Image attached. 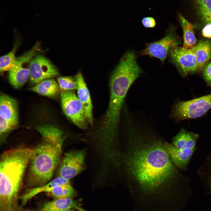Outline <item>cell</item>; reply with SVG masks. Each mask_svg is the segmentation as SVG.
<instances>
[{
	"instance_id": "cell-3",
	"label": "cell",
	"mask_w": 211,
	"mask_h": 211,
	"mask_svg": "<svg viewBox=\"0 0 211 211\" xmlns=\"http://www.w3.org/2000/svg\"><path fill=\"white\" fill-rule=\"evenodd\" d=\"M40 142L34 147L28 165L26 183L34 187L50 181L61 159L62 146L66 138L64 132L57 126L45 124L38 126Z\"/></svg>"
},
{
	"instance_id": "cell-4",
	"label": "cell",
	"mask_w": 211,
	"mask_h": 211,
	"mask_svg": "<svg viewBox=\"0 0 211 211\" xmlns=\"http://www.w3.org/2000/svg\"><path fill=\"white\" fill-rule=\"evenodd\" d=\"M34 152L33 148L20 146L3 152L0 158V209L15 211L20 207L19 193Z\"/></svg>"
},
{
	"instance_id": "cell-14",
	"label": "cell",
	"mask_w": 211,
	"mask_h": 211,
	"mask_svg": "<svg viewBox=\"0 0 211 211\" xmlns=\"http://www.w3.org/2000/svg\"><path fill=\"white\" fill-rule=\"evenodd\" d=\"M0 118L18 124V105L16 101L5 94L0 97Z\"/></svg>"
},
{
	"instance_id": "cell-24",
	"label": "cell",
	"mask_w": 211,
	"mask_h": 211,
	"mask_svg": "<svg viewBox=\"0 0 211 211\" xmlns=\"http://www.w3.org/2000/svg\"><path fill=\"white\" fill-rule=\"evenodd\" d=\"M57 81L60 91H73L77 89V84L75 78L70 76L59 77Z\"/></svg>"
},
{
	"instance_id": "cell-1",
	"label": "cell",
	"mask_w": 211,
	"mask_h": 211,
	"mask_svg": "<svg viewBox=\"0 0 211 211\" xmlns=\"http://www.w3.org/2000/svg\"><path fill=\"white\" fill-rule=\"evenodd\" d=\"M126 138L121 164L134 211H170L174 191L188 178L175 166L157 135L131 125Z\"/></svg>"
},
{
	"instance_id": "cell-16",
	"label": "cell",
	"mask_w": 211,
	"mask_h": 211,
	"mask_svg": "<svg viewBox=\"0 0 211 211\" xmlns=\"http://www.w3.org/2000/svg\"><path fill=\"white\" fill-rule=\"evenodd\" d=\"M199 137L198 134L188 131L182 127L172 138V144L180 150L195 149Z\"/></svg>"
},
{
	"instance_id": "cell-7",
	"label": "cell",
	"mask_w": 211,
	"mask_h": 211,
	"mask_svg": "<svg viewBox=\"0 0 211 211\" xmlns=\"http://www.w3.org/2000/svg\"><path fill=\"white\" fill-rule=\"evenodd\" d=\"M60 97L62 110L75 125L85 130L89 123L82 104L73 91H60Z\"/></svg>"
},
{
	"instance_id": "cell-19",
	"label": "cell",
	"mask_w": 211,
	"mask_h": 211,
	"mask_svg": "<svg viewBox=\"0 0 211 211\" xmlns=\"http://www.w3.org/2000/svg\"><path fill=\"white\" fill-rule=\"evenodd\" d=\"M195 54L198 70L202 69L211 57V41H201L195 46Z\"/></svg>"
},
{
	"instance_id": "cell-17",
	"label": "cell",
	"mask_w": 211,
	"mask_h": 211,
	"mask_svg": "<svg viewBox=\"0 0 211 211\" xmlns=\"http://www.w3.org/2000/svg\"><path fill=\"white\" fill-rule=\"evenodd\" d=\"M79 202L72 198H57L45 203L41 211H61L71 209H75L78 211H87L81 207Z\"/></svg>"
},
{
	"instance_id": "cell-15",
	"label": "cell",
	"mask_w": 211,
	"mask_h": 211,
	"mask_svg": "<svg viewBox=\"0 0 211 211\" xmlns=\"http://www.w3.org/2000/svg\"><path fill=\"white\" fill-rule=\"evenodd\" d=\"M70 182V180L57 176L43 185L33 187L20 197L19 199L21 200V206L25 205L28 201L39 193L43 192L49 193L55 188Z\"/></svg>"
},
{
	"instance_id": "cell-13",
	"label": "cell",
	"mask_w": 211,
	"mask_h": 211,
	"mask_svg": "<svg viewBox=\"0 0 211 211\" xmlns=\"http://www.w3.org/2000/svg\"><path fill=\"white\" fill-rule=\"evenodd\" d=\"M165 149L172 162L178 169L186 171L189 162L195 149L183 150L176 148L172 143L165 141Z\"/></svg>"
},
{
	"instance_id": "cell-23",
	"label": "cell",
	"mask_w": 211,
	"mask_h": 211,
	"mask_svg": "<svg viewBox=\"0 0 211 211\" xmlns=\"http://www.w3.org/2000/svg\"><path fill=\"white\" fill-rule=\"evenodd\" d=\"M202 19L207 23H211V0H195Z\"/></svg>"
},
{
	"instance_id": "cell-5",
	"label": "cell",
	"mask_w": 211,
	"mask_h": 211,
	"mask_svg": "<svg viewBox=\"0 0 211 211\" xmlns=\"http://www.w3.org/2000/svg\"><path fill=\"white\" fill-rule=\"evenodd\" d=\"M211 108V93L188 101L177 102L172 108L171 118L179 121L195 118L205 114Z\"/></svg>"
},
{
	"instance_id": "cell-21",
	"label": "cell",
	"mask_w": 211,
	"mask_h": 211,
	"mask_svg": "<svg viewBox=\"0 0 211 211\" xmlns=\"http://www.w3.org/2000/svg\"><path fill=\"white\" fill-rule=\"evenodd\" d=\"M48 193L56 199L73 198L77 195L76 191L70 182L55 188Z\"/></svg>"
},
{
	"instance_id": "cell-8",
	"label": "cell",
	"mask_w": 211,
	"mask_h": 211,
	"mask_svg": "<svg viewBox=\"0 0 211 211\" xmlns=\"http://www.w3.org/2000/svg\"><path fill=\"white\" fill-rule=\"evenodd\" d=\"M166 33L165 36L159 40L146 43L145 48L139 52L137 56L148 55L156 57L163 64L172 49L178 46L179 44L173 28L171 27L168 29Z\"/></svg>"
},
{
	"instance_id": "cell-25",
	"label": "cell",
	"mask_w": 211,
	"mask_h": 211,
	"mask_svg": "<svg viewBox=\"0 0 211 211\" xmlns=\"http://www.w3.org/2000/svg\"><path fill=\"white\" fill-rule=\"evenodd\" d=\"M143 26L147 28H154L156 25L155 19L152 17H146L143 18L142 20Z\"/></svg>"
},
{
	"instance_id": "cell-26",
	"label": "cell",
	"mask_w": 211,
	"mask_h": 211,
	"mask_svg": "<svg viewBox=\"0 0 211 211\" xmlns=\"http://www.w3.org/2000/svg\"><path fill=\"white\" fill-rule=\"evenodd\" d=\"M202 35L204 37L211 38V23H207L203 28Z\"/></svg>"
},
{
	"instance_id": "cell-11",
	"label": "cell",
	"mask_w": 211,
	"mask_h": 211,
	"mask_svg": "<svg viewBox=\"0 0 211 211\" xmlns=\"http://www.w3.org/2000/svg\"><path fill=\"white\" fill-rule=\"evenodd\" d=\"M59 74L54 65L42 55L35 56L30 62L29 79L32 84H36L42 80L53 78Z\"/></svg>"
},
{
	"instance_id": "cell-6",
	"label": "cell",
	"mask_w": 211,
	"mask_h": 211,
	"mask_svg": "<svg viewBox=\"0 0 211 211\" xmlns=\"http://www.w3.org/2000/svg\"><path fill=\"white\" fill-rule=\"evenodd\" d=\"M40 42H37L30 49L16 57L8 72L9 82L14 88H21L29 78L30 62L40 49Z\"/></svg>"
},
{
	"instance_id": "cell-18",
	"label": "cell",
	"mask_w": 211,
	"mask_h": 211,
	"mask_svg": "<svg viewBox=\"0 0 211 211\" xmlns=\"http://www.w3.org/2000/svg\"><path fill=\"white\" fill-rule=\"evenodd\" d=\"M29 89L42 95L51 98L57 97L60 92L59 85L53 78L42 80Z\"/></svg>"
},
{
	"instance_id": "cell-20",
	"label": "cell",
	"mask_w": 211,
	"mask_h": 211,
	"mask_svg": "<svg viewBox=\"0 0 211 211\" xmlns=\"http://www.w3.org/2000/svg\"><path fill=\"white\" fill-rule=\"evenodd\" d=\"M178 16L183 32V47L186 49H192L197 43L193 26L180 14H179Z\"/></svg>"
},
{
	"instance_id": "cell-10",
	"label": "cell",
	"mask_w": 211,
	"mask_h": 211,
	"mask_svg": "<svg viewBox=\"0 0 211 211\" xmlns=\"http://www.w3.org/2000/svg\"><path fill=\"white\" fill-rule=\"evenodd\" d=\"M195 50V46L191 49L177 46L170 51V61L183 75L194 73L198 71Z\"/></svg>"
},
{
	"instance_id": "cell-9",
	"label": "cell",
	"mask_w": 211,
	"mask_h": 211,
	"mask_svg": "<svg viewBox=\"0 0 211 211\" xmlns=\"http://www.w3.org/2000/svg\"><path fill=\"white\" fill-rule=\"evenodd\" d=\"M86 152L84 149L73 150L65 153L58 165L57 176L70 180L85 168Z\"/></svg>"
},
{
	"instance_id": "cell-22",
	"label": "cell",
	"mask_w": 211,
	"mask_h": 211,
	"mask_svg": "<svg viewBox=\"0 0 211 211\" xmlns=\"http://www.w3.org/2000/svg\"><path fill=\"white\" fill-rule=\"evenodd\" d=\"M19 42L16 40L11 50L8 53L1 56L0 58V71L1 72L9 71L14 63L16 57L15 54Z\"/></svg>"
},
{
	"instance_id": "cell-27",
	"label": "cell",
	"mask_w": 211,
	"mask_h": 211,
	"mask_svg": "<svg viewBox=\"0 0 211 211\" xmlns=\"http://www.w3.org/2000/svg\"><path fill=\"white\" fill-rule=\"evenodd\" d=\"M74 209H67L66 210H63L61 211H75L74 210H73Z\"/></svg>"
},
{
	"instance_id": "cell-12",
	"label": "cell",
	"mask_w": 211,
	"mask_h": 211,
	"mask_svg": "<svg viewBox=\"0 0 211 211\" xmlns=\"http://www.w3.org/2000/svg\"><path fill=\"white\" fill-rule=\"evenodd\" d=\"M74 78L77 84V96L82 104L89 123L92 125L93 107L89 91L80 72L77 73Z\"/></svg>"
},
{
	"instance_id": "cell-2",
	"label": "cell",
	"mask_w": 211,
	"mask_h": 211,
	"mask_svg": "<svg viewBox=\"0 0 211 211\" xmlns=\"http://www.w3.org/2000/svg\"><path fill=\"white\" fill-rule=\"evenodd\" d=\"M135 62L120 60L110 81V97L108 109L96 133L102 142L110 144L118 140L121 111L130 88L142 72Z\"/></svg>"
}]
</instances>
